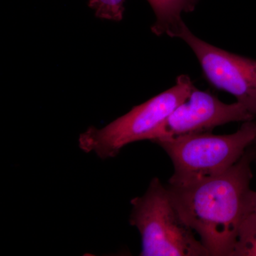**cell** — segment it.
Returning <instances> with one entry per match:
<instances>
[{"label": "cell", "mask_w": 256, "mask_h": 256, "mask_svg": "<svg viewBox=\"0 0 256 256\" xmlns=\"http://www.w3.org/2000/svg\"><path fill=\"white\" fill-rule=\"evenodd\" d=\"M256 148L223 174L184 186H168L178 214L196 232L210 256H233L246 224L256 214L250 188Z\"/></svg>", "instance_id": "1"}, {"label": "cell", "mask_w": 256, "mask_h": 256, "mask_svg": "<svg viewBox=\"0 0 256 256\" xmlns=\"http://www.w3.org/2000/svg\"><path fill=\"white\" fill-rule=\"evenodd\" d=\"M244 122L233 134L197 133L159 141L174 165L169 184L184 186L223 174L256 142V122Z\"/></svg>", "instance_id": "2"}, {"label": "cell", "mask_w": 256, "mask_h": 256, "mask_svg": "<svg viewBox=\"0 0 256 256\" xmlns=\"http://www.w3.org/2000/svg\"><path fill=\"white\" fill-rule=\"evenodd\" d=\"M130 223L142 238V256H210L184 222L168 186L154 178L142 196L130 202Z\"/></svg>", "instance_id": "3"}, {"label": "cell", "mask_w": 256, "mask_h": 256, "mask_svg": "<svg viewBox=\"0 0 256 256\" xmlns=\"http://www.w3.org/2000/svg\"><path fill=\"white\" fill-rule=\"evenodd\" d=\"M194 87L188 75L178 76L174 86L136 106L105 127L88 128L79 136V148L106 160L117 156L131 143L151 141L158 128L188 98Z\"/></svg>", "instance_id": "4"}, {"label": "cell", "mask_w": 256, "mask_h": 256, "mask_svg": "<svg viewBox=\"0 0 256 256\" xmlns=\"http://www.w3.org/2000/svg\"><path fill=\"white\" fill-rule=\"evenodd\" d=\"M193 50L212 86L232 94L256 117V60L230 53L195 36L186 24L178 33Z\"/></svg>", "instance_id": "5"}, {"label": "cell", "mask_w": 256, "mask_h": 256, "mask_svg": "<svg viewBox=\"0 0 256 256\" xmlns=\"http://www.w3.org/2000/svg\"><path fill=\"white\" fill-rule=\"evenodd\" d=\"M248 110L236 102L226 104L208 92L196 87L154 133L152 142L173 139L197 133L210 132L214 128L234 122L254 120Z\"/></svg>", "instance_id": "6"}, {"label": "cell", "mask_w": 256, "mask_h": 256, "mask_svg": "<svg viewBox=\"0 0 256 256\" xmlns=\"http://www.w3.org/2000/svg\"><path fill=\"white\" fill-rule=\"evenodd\" d=\"M200 0H148L154 11L156 21L152 32L158 36L178 37L184 22V13L192 12Z\"/></svg>", "instance_id": "7"}, {"label": "cell", "mask_w": 256, "mask_h": 256, "mask_svg": "<svg viewBox=\"0 0 256 256\" xmlns=\"http://www.w3.org/2000/svg\"><path fill=\"white\" fill-rule=\"evenodd\" d=\"M89 6L98 18L116 22L124 18V0H90Z\"/></svg>", "instance_id": "8"}, {"label": "cell", "mask_w": 256, "mask_h": 256, "mask_svg": "<svg viewBox=\"0 0 256 256\" xmlns=\"http://www.w3.org/2000/svg\"><path fill=\"white\" fill-rule=\"evenodd\" d=\"M233 256H256V233L239 244Z\"/></svg>", "instance_id": "9"}, {"label": "cell", "mask_w": 256, "mask_h": 256, "mask_svg": "<svg viewBox=\"0 0 256 256\" xmlns=\"http://www.w3.org/2000/svg\"></svg>", "instance_id": "10"}]
</instances>
